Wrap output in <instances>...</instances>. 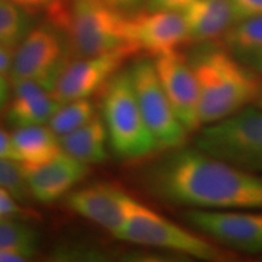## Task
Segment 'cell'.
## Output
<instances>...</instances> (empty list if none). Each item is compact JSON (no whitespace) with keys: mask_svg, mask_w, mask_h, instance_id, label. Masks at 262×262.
<instances>
[{"mask_svg":"<svg viewBox=\"0 0 262 262\" xmlns=\"http://www.w3.org/2000/svg\"><path fill=\"white\" fill-rule=\"evenodd\" d=\"M108 135L102 117L96 113L79 129L60 137L62 150L88 165L107 159Z\"/></svg>","mask_w":262,"mask_h":262,"instance_id":"18","label":"cell"},{"mask_svg":"<svg viewBox=\"0 0 262 262\" xmlns=\"http://www.w3.org/2000/svg\"><path fill=\"white\" fill-rule=\"evenodd\" d=\"M34 255L17 250V249H3L0 250V262H25L29 261Z\"/></svg>","mask_w":262,"mask_h":262,"instance_id":"29","label":"cell"},{"mask_svg":"<svg viewBox=\"0 0 262 262\" xmlns=\"http://www.w3.org/2000/svg\"><path fill=\"white\" fill-rule=\"evenodd\" d=\"M194 0H146V9L182 12Z\"/></svg>","mask_w":262,"mask_h":262,"instance_id":"27","label":"cell"},{"mask_svg":"<svg viewBox=\"0 0 262 262\" xmlns=\"http://www.w3.org/2000/svg\"><path fill=\"white\" fill-rule=\"evenodd\" d=\"M155 67L176 117L188 133L201 127L199 91L189 60L173 51L156 57Z\"/></svg>","mask_w":262,"mask_h":262,"instance_id":"12","label":"cell"},{"mask_svg":"<svg viewBox=\"0 0 262 262\" xmlns=\"http://www.w3.org/2000/svg\"><path fill=\"white\" fill-rule=\"evenodd\" d=\"M0 187L11 193L16 201L26 202L32 198L24 165L17 160L0 159Z\"/></svg>","mask_w":262,"mask_h":262,"instance_id":"23","label":"cell"},{"mask_svg":"<svg viewBox=\"0 0 262 262\" xmlns=\"http://www.w3.org/2000/svg\"><path fill=\"white\" fill-rule=\"evenodd\" d=\"M32 27L29 12L11 0H0V45L15 50Z\"/></svg>","mask_w":262,"mask_h":262,"instance_id":"20","label":"cell"},{"mask_svg":"<svg viewBox=\"0 0 262 262\" xmlns=\"http://www.w3.org/2000/svg\"><path fill=\"white\" fill-rule=\"evenodd\" d=\"M95 114V106L89 98L75 100L62 103L48 124L49 127L61 137L79 129L89 122Z\"/></svg>","mask_w":262,"mask_h":262,"instance_id":"21","label":"cell"},{"mask_svg":"<svg viewBox=\"0 0 262 262\" xmlns=\"http://www.w3.org/2000/svg\"><path fill=\"white\" fill-rule=\"evenodd\" d=\"M66 203L75 214L106 228L112 234L123 227L141 204L123 189L107 183L73 189L66 195Z\"/></svg>","mask_w":262,"mask_h":262,"instance_id":"13","label":"cell"},{"mask_svg":"<svg viewBox=\"0 0 262 262\" xmlns=\"http://www.w3.org/2000/svg\"><path fill=\"white\" fill-rule=\"evenodd\" d=\"M182 217L222 245L243 253H262V210L191 209Z\"/></svg>","mask_w":262,"mask_h":262,"instance_id":"9","label":"cell"},{"mask_svg":"<svg viewBox=\"0 0 262 262\" xmlns=\"http://www.w3.org/2000/svg\"><path fill=\"white\" fill-rule=\"evenodd\" d=\"M136 52L130 49H120L96 56L73 57L58 78L52 94L61 103L89 98L102 91L107 81Z\"/></svg>","mask_w":262,"mask_h":262,"instance_id":"11","label":"cell"},{"mask_svg":"<svg viewBox=\"0 0 262 262\" xmlns=\"http://www.w3.org/2000/svg\"><path fill=\"white\" fill-rule=\"evenodd\" d=\"M10 100V86L4 75L0 74V111L8 106Z\"/></svg>","mask_w":262,"mask_h":262,"instance_id":"32","label":"cell"},{"mask_svg":"<svg viewBox=\"0 0 262 262\" xmlns=\"http://www.w3.org/2000/svg\"><path fill=\"white\" fill-rule=\"evenodd\" d=\"M15 196L6 189L0 187V219L14 217L22 212L21 206L15 201Z\"/></svg>","mask_w":262,"mask_h":262,"instance_id":"26","label":"cell"},{"mask_svg":"<svg viewBox=\"0 0 262 262\" xmlns=\"http://www.w3.org/2000/svg\"><path fill=\"white\" fill-rule=\"evenodd\" d=\"M129 71L141 113L155 140L157 150H172L182 147L188 131L176 117L164 93L155 62L141 58L134 62Z\"/></svg>","mask_w":262,"mask_h":262,"instance_id":"8","label":"cell"},{"mask_svg":"<svg viewBox=\"0 0 262 262\" xmlns=\"http://www.w3.org/2000/svg\"><path fill=\"white\" fill-rule=\"evenodd\" d=\"M127 15L104 0H67L63 8L48 18L67 34L74 57H88L130 49Z\"/></svg>","mask_w":262,"mask_h":262,"instance_id":"3","label":"cell"},{"mask_svg":"<svg viewBox=\"0 0 262 262\" xmlns=\"http://www.w3.org/2000/svg\"><path fill=\"white\" fill-rule=\"evenodd\" d=\"M0 159H12L17 160L14 145H12L11 135L0 127Z\"/></svg>","mask_w":262,"mask_h":262,"instance_id":"28","label":"cell"},{"mask_svg":"<svg viewBox=\"0 0 262 262\" xmlns=\"http://www.w3.org/2000/svg\"><path fill=\"white\" fill-rule=\"evenodd\" d=\"M14 49H10L0 45V74L5 75L10 73L14 61Z\"/></svg>","mask_w":262,"mask_h":262,"instance_id":"30","label":"cell"},{"mask_svg":"<svg viewBox=\"0 0 262 262\" xmlns=\"http://www.w3.org/2000/svg\"><path fill=\"white\" fill-rule=\"evenodd\" d=\"M196 148L253 173H262V108L245 107L219 122L206 124Z\"/></svg>","mask_w":262,"mask_h":262,"instance_id":"5","label":"cell"},{"mask_svg":"<svg viewBox=\"0 0 262 262\" xmlns=\"http://www.w3.org/2000/svg\"><path fill=\"white\" fill-rule=\"evenodd\" d=\"M40 237L31 226L15 221L11 217L0 219V250L17 249L35 255Z\"/></svg>","mask_w":262,"mask_h":262,"instance_id":"22","label":"cell"},{"mask_svg":"<svg viewBox=\"0 0 262 262\" xmlns=\"http://www.w3.org/2000/svg\"><path fill=\"white\" fill-rule=\"evenodd\" d=\"M189 41L206 42L226 35L238 22L229 0H194L182 11Z\"/></svg>","mask_w":262,"mask_h":262,"instance_id":"16","label":"cell"},{"mask_svg":"<svg viewBox=\"0 0 262 262\" xmlns=\"http://www.w3.org/2000/svg\"><path fill=\"white\" fill-rule=\"evenodd\" d=\"M11 140L18 162L22 165H40L63 152L60 137L49 126L15 127Z\"/></svg>","mask_w":262,"mask_h":262,"instance_id":"17","label":"cell"},{"mask_svg":"<svg viewBox=\"0 0 262 262\" xmlns=\"http://www.w3.org/2000/svg\"><path fill=\"white\" fill-rule=\"evenodd\" d=\"M225 40L235 58L262 73V16L238 21L225 35Z\"/></svg>","mask_w":262,"mask_h":262,"instance_id":"19","label":"cell"},{"mask_svg":"<svg viewBox=\"0 0 262 262\" xmlns=\"http://www.w3.org/2000/svg\"><path fill=\"white\" fill-rule=\"evenodd\" d=\"M11 2L21 6L31 15L35 12H45V15L49 16L60 9L67 0H11Z\"/></svg>","mask_w":262,"mask_h":262,"instance_id":"24","label":"cell"},{"mask_svg":"<svg viewBox=\"0 0 262 262\" xmlns=\"http://www.w3.org/2000/svg\"><path fill=\"white\" fill-rule=\"evenodd\" d=\"M104 2L111 6H113L114 9L119 10V11L122 12H125L136 9L137 6L142 4V3H145L146 0H104Z\"/></svg>","mask_w":262,"mask_h":262,"instance_id":"31","label":"cell"},{"mask_svg":"<svg viewBox=\"0 0 262 262\" xmlns=\"http://www.w3.org/2000/svg\"><path fill=\"white\" fill-rule=\"evenodd\" d=\"M32 198L50 204L70 194L89 175L90 165L62 152L40 165H24Z\"/></svg>","mask_w":262,"mask_h":262,"instance_id":"14","label":"cell"},{"mask_svg":"<svg viewBox=\"0 0 262 262\" xmlns=\"http://www.w3.org/2000/svg\"><path fill=\"white\" fill-rule=\"evenodd\" d=\"M61 104L40 84L29 79H12V97L6 106L5 119L14 127L44 125Z\"/></svg>","mask_w":262,"mask_h":262,"instance_id":"15","label":"cell"},{"mask_svg":"<svg viewBox=\"0 0 262 262\" xmlns=\"http://www.w3.org/2000/svg\"><path fill=\"white\" fill-rule=\"evenodd\" d=\"M113 235L127 243L168 249L199 260L219 261L227 256L201 235L182 228L143 204L139 205Z\"/></svg>","mask_w":262,"mask_h":262,"instance_id":"7","label":"cell"},{"mask_svg":"<svg viewBox=\"0 0 262 262\" xmlns=\"http://www.w3.org/2000/svg\"><path fill=\"white\" fill-rule=\"evenodd\" d=\"M233 6L238 21L262 16V0H229Z\"/></svg>","mask_w":262,"mask_h":262,"instance_id":"25","label":"cell"},{"mask_svg":"<svg viewBox=\"0 0 262 262\" xmlns=\"http://www.w3.org/2000/svg\"><path fill=\"white\" fill-rule=\"evenodd\" d=\"M108 145L118 158L140 160L157 150L134 90L129 70H120L107 81L101 97Z\"/></svg>","mask_w":262,"mask_h":262,"instance_id":"4","label":"cell"},{"mask_svg":"<svg viewBox=\"0 0 262 262\" xmlns=\"http://www.w3.org/2000/svg\"><path fill=\"white\" fill-rule=\"evenodd\" d=\"M73 57L66 32L48 21L32 27L15 49L9 74L11 80H33L52 93L66 66Z\"/></svg>","mask_w":262,"mask_h":262,"instance_id":"6","label":"cell"},{"mask_svg":"<svg viewBox=\"0 0 262 262\" xmlns=\"http://www.w3.org/2000/svg\"><path fill=\"white\" fill-rule=\"evenodd\" d=\"M199 91V119L211 124L248 107L262 86L254 70L229 51L205 48L189 58Z\"/></svg>","mask_w":262,"mask_h":262,"instance_id":"2","label":"cell"},{"mask_svg":"<svg viewBox=\"0 0 262 262\" xmlns=\"http://www.w3.org/2000/svg\"><path fill=\"white\" fill-rule=\"evenodd\" d=\"M127 37L130 44L139 52L150 56H162L179 51L189 41L185 16L180 11L143 10L126 17Z\"/></svg>","mask_w":262,"mask_h":262,"instance_id":"10","label":"cell"},{"mask_svg":"<svg viewBox=\"0 0 262 262\" xmlns=\"http://www.w3.org/2000/svg\"><path fill=\"white\" fill-rule=\"evenodd\" d=\"M146 186L162 201L205 210H262V176L199 148H176L147 169Z\"/></svg>","mask_w":262,"mask_h":262,"instance_id":"1","label":"cell"},{"mask_svg":"<svg viewBox=\"0 0 262 262\" xmlns=\"http://www.w3.org/2000/svg\"><path fill=\"white\" fill-rule=\"evenodd\" d=\"M257 106L262 108V90H261L260 96H258V98H257Z\"/></svg>","mask_w":262,"mask_h":262,"instance_id":"33","label":"cell"}]
</instances>
